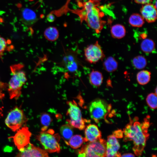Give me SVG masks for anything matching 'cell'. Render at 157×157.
<instances>
[{
    "label": "cell",
    "instance_id": "obj_1",
    "mask_svg": "<svg viewBox=\"0 0 157 157\" xmlns=\"http://www.w3.org/2000/svg\"><path fill=\"white\" fill-rule=\"evenodd\" d=\"M138 120L137 117L133 119L130 117L129 123L123 130L124 141H131L133 142V149L137 156L142 154L149 137L148 129L150 126V116H147L141 122Z\"/></svg>",
    "mask_w": 157,
    "mask_h": 157
},
{
    "label": "cell",
    "instance_id": "obj_2",
    "mask_svg": "<svg viewBox=\"0 0 157 157\" xmlns=\"http://www.w3.org/2000/svg\"><path fill=\"white\" fill-rule=\"evenodd\" d=\"M79 3L82 9L74 12L79 16L81 21H85L88 26L96 33H100L106 22L102 19L104 13L98 7L99 3L89 0Z\"/></svg>",
    "mask_w": 157,
    "mask_h": 157
},
{
    "label": "cell",
    "instance_id": "obj_3",
    "mask_svg": "<svg viewBox=\"0 0 157 157\" xmlns=\"http://www.w3.org/2000/svg\"><path fill=\"white\" fill-rule=\"evenodd\" d=\"M22 65L18 64L10 66L12 76L8 85V92L10 99H17L21 94V89L27 80Z\"/></svg>",
    "mask_w": 157,
    "mask_h": 157
},
{
    "label": "cell",
    "instance_id": "obj_4",
    "mask_svg": "<svg viewBox=\"0 0 157 157\" xmlns=\"http://www.w3.org/2000/svg\"><path fill=\"white\" fill-rule=\"evenodd\" d=\"M106 141L101 138L83 145L78 157H106Z\"/></svg>",
    "mask_w": 157,
    "mask_h": 157
},
{
    "label": "cell",
    "instance_id": "obj_5",
    "mask_svg": "<svg viewBox=\"0 0 157 157\" xmlns=\"http://www.w3.org/2000/svg\"><path fill=\"white\" fill-rule=\"evenodd\" d=\"M60 138L58 134H54L53 130L51 129L41 131L37 137V139L44 150L50 153L60 152V147L59 142Z\"/></svg>",
    "mask_w": 157,
    "mask_h": 157
},
{
    "label": "cell",
    "instance_id": "obj_6",
    "mask_svg": "<svg viewBox=\"0 0 157 157\" xmlns=\"http://www.w3.org/2000/svg\"><path fill=\"white\" fill-rule=\"evenodd\" d=\"M67 103L69 108L66 115L69 117L67 120V122L72 127L80 130L84 129L88 120L82 117L81 110L74 101H69Z\"/></svg>",
    "mask_w": 157,
    "mask_h": 157
},
{
    "label": "cell",
    "instance_id": "obj_7",
    "mask_svg": "<svg viewBox=\"0 0 157 157\" xmlns=\"http://www.w3.org/2000/svg\"><path fill=\"white\" fill-rule=\"evenodd\" d=\"M110 105L108 104L104 100L98 99L92 101L89 108L90 117L96 123L101 119L105 118L110 111Z\"/></svg>",
    "mask_w": 157,
    "mask_h": 157
},
{
    "label": "cell",
    "instance_id": "obj_8",
    "mask_svg": "<svg viewBox=\"0 0 157 157\" xmlns=\"http://www.w3.org/2000/svg\"><path fill=\"white\" fill-rule=\"evenodd\" d=\"M27 121V119L23 110L16 107L8 113L5 123L7 126L13 131L19 129Z\"/></svg>",
    "mask_w": 157,
    "mask_h": 157
},
{
    "label": "cell",
    "instance_id": "obj_9",
    "mask_svg": "<svg viewBox=\"0 0 157 157\" xmlns=\"http://www.w3.org/2000/svg\"><path fill=\"white\" fill-rule=\"evenodd\" d=\"M78 53L76 51L68 49L65 52L60 65L71 74L77 72L81 63L78 57Z\"/></svg>",
    "mask_w": 157,
    "mask_h": 157
},
{
    "label": "cell",
    "instance_id": "obj_10",
    "mask_svg": "<svg viewBox=\"0 0 157 157\" xmlns=\"http://www.w3.org/2000/svg\"><path fill=\"white\" fill-rule=\"evenodd\" d=\"M85 60L91 64H95L105 57L103 51L97 41L86 47L84 50Z\"/></svg>",
    "mask_w": 157,
    "mask_h": 157
},
{
    "label": "cell",
    "instance_id": "obj_11",
    "mask_svg": "<svg viewBox=\"0 0 157 157\" xmlns=\"http://www.w3.org/2000/svg\"><path fill=\"white\" fill-rule=\"evenodd\" d=\"M17 131L15 135L10 138L13 139L15 145L20 151L30 143V141L31 133L26 126L23 127Z\"/></svg>",
    "mask_w": 157,
    "mask_h": 157
},
{
    "label": "cell",
    "instance_id": "obj_12",
    "mask_svg": "<svg viewBox=\"0 0 157 157\" xmlns=\"http://www.w3.org/2000/svg\"><path fill=\"white\" fill-rule=\"evenodd\" d=\"M15 157H49L44 149L30 143L22 150L19 151Z\"/></svg>",
    "mask_w": 157,
    "mask_h": 157
},
{
    "label": "cell",
    "instance_id": "obj_13",
    "mask_svg": "<svg viewBox=\"0 0 157 157\" xmlns=\"http://www.w3.org/2000/svg\"><path fill=\"white\" fill-rule=\"evenodd\" d=\"M120 148L117 138L113 134L109 135L106 141V157H118V151Z\"/></svg>",
    "mask_w": 157,
    "mask_h": 157
},
{
    "label": "cell",
    "instance_id": "obj_14",
    "mask_svg": "<svg viewBox=\"0 0 157 157\" xmlns=\"http://www.w3.org/2000/svg\"><path fill=\"white\" fill-rule=\"evenodd\" d=\"M141 15L148 23L155 22L157 18L156 8L149 3L143 5L140 10Z\"/></svg>",
    "mask_w": 157,
    "mask_h": 157
},
{
    "label": "cell",
    "instance_id": "obj_15",
    "mask_svg": "<svg viewBox=\"0 0 157 157\" xmlns=\"http://www.w3.org/2000/svg\"><path fill=\"white\" fill-rule=\"evenodd\" d=\"M101 132L97 125L90 124L85 129L84 142H93L101 138Z\"/></svg>",
    "mask_w": 157,
    "mask_h": 157
},
{
    "label": "cell",
    "instance_id": "obj_16",
    "mask_svg": "<svg viewBox=\"0 0 157 157\" xmlns=\"http://www.w3.org/2000/svg\"><path fill=\"white\" fill-rule=\"evenodd\" d=\"M21 15L22 22L27 26L32 25L37 21L36 13L31 9L24 8L22 10Z\"/></svg>",
    "mask_w": 157,
    "mask_h": 157
},
{
    "label": "cell",
    "instance_id": "obj_17",
    "mask_svg": "<svg viewBox=\"0 0 157 157\" xmlns=\"http://www.w3.org/2000/svg\"><path fill=\"white\" fill-rule=\"evenodd\" d=\"M90 83L95 87L100 86L103 82V76L100 72L92 70L89 74Z\"/></svg>",
    "mask_w": 157,
    "mask_h": 157
},
{
    "label": "cell",
    "instance_id": "obj_18",
    "mask_svg": "<svg viewBox=\"0 0 157 157\" xmlns=\"http://www.w3.org/2000/svg\"><path fill=\"white\" fill-rule=\"evenodd\" d=\"M110 33L113 38L120 39L125 36L126 30L123 25L119 24H116L112 26Z\"/></svg>",
    "mask_w": 157,
    "mask_h": 157
},
{
    "label": "cell",
    "instance_id": "obj_19",
    "mask_svg": "<svg viewBox=\"0 0 157 157\" xmlns=\"http://www.w3.org/2000/svg\"><path fill=\"white\" fill-rule=\"evenodd\" d=\"M118 65L117 60L112 56L107 58L104 61L103 64L104 69L109 72H112L116 70Z\"/></svg>",
    "mask_w": 157,
    "mask_h": 157
},
{
    "label": "cell",
    "instance_id": "obj_20",
    "mask_svg": "<svg viewBox=\"0 0 157 157\" xmlns=\"http://www.w3.org/2000/svg\"><path fill=\"white\" fill-rule=\"evenodd\" d=\"M44 35V37L47 40L53 42L56 40L58 38L59 33L56 27L50 26L45 30Z\"/></svg>",
    "mask_w": 157,
    "mask_h": 157
},
{
    "label": "cell",
    "instance_id": "obj_21",
    "mask_svg": "<svg viewBox=\"0 0 157 157\" xmlns=\"http://www.w3.org/2000/svg\"><path fill=\"white\" fill-rule=\"evenodd\" d=\"M151 73L147 70H142L139 72L136 75V80L140 84L145 85L150 81Z\"/></svg>",
    "mask_w": 157,
    "mask_h": 157
},
{
    "label": "cell",
    "instance_id": "obj_22",
    "mask_svg": "<svg viewBox=\"0 0 157 157\" xmlns=\"http://www.w3.org/2000/svg\"><path fill=\"white\" fill-rule=\"evenodd\" d=\"M140 47L142 50L145 53H151L155 50V43L152 40L145 38L141 42Z\"/></svg>",
    "mask_w": 157,
    "mask_h": 157
},
{
    "label": "cell",
    "instance_id": "obj_23",
    "mask_svg": "<svg viewBox=\"0 0 157 157\" xmlns=\"http://www.w3.org/2000/svg\"><path fill=\"white\" fill-rule=\"evenodd\" d=\"M129 23L133 26L141 27L144 23V19L141 15L138 13H134L130 16Z\"/></svg>",
    "mask_w": 157,
    "mask_h": 157
},
{
    "label": "cell",
    "instance_id": "obj_24",
    "mask_svg": "<svg viewBox=\"0 0 157 157\" xmlns=\"http://www.w3.org/2000/svg\"><path fill=\"white\" fill-rule=\"evenodd\" d=\"M60 131L66 143L73 136L72 127L69 124L64 125L60 128Z\"/></svg>",
    "mask_w": 157,
    "mask_h": 157
},
{
    "label": "cell",
    "instance_id": "obj_25",
    "mask_svg": "<svg viewBox=\"0 0 157 157\" xmlns=\"http://www.w3.org/2000/svg\"><path fill=\"white\" fill-rule=\"evenodd\" d=\"M83 138L78 135L72 136L66 143L72 148L76 149L80 147L83 144Z\"/></svg>",
    "mask_w": 157,
    "mask_h": 157
},
{
    "label": "cell",
    "instance_id": "obj_26",
    "mask_svg": "<svg viewBox=\"0 0 157 157\" xmlns=\"http://www.w3.org/2000/svg\"><path fill=\"white\" fill-rule=\"evenodd\" d=\"M132 63L134 67L135 68L141 69L146 66L147 61L144 57L139 55L135 56L133 59Z\"/></svg>",
    "mask_w": 157,
    "mask_h": 157
},
{
    "label": "cell",
    "instance_id": "obj_27",
    "mask_svg": "<svg viewBox=\"0 0 157 157\" xmlns=\"http://www.w3.org/2000/svg\"><path fill=\"white\" fill-rule=\"evenodd\" d=\"M40 121L42 127L41 131H45L47 130L51 121V119L50 116L48 114L44 113L40 117Z\"/></svg>",
    "mask_w": 157,
    "mask_h": 157
},
{
    "label": "cell",
    "instance_id": "obj_28",
    "mask_svg": "<svg viewBox=\"0 0 157 157\" xmlns=\"http://www.w3.org/2000/svg\"><path fill=\"white\" fill-rule=\"evenodd\" d=\"M157 95L155 93H151L147 96L146 101L148 105L151 109H154L157 108Z\"/></svg>",
    "mask_w": 157,
    "mask_h": 157
},
{
    "label": "cell",
    "instance_id": "obj_29",
    "mask_svg": "<svg viewBox=\"0 0 157 157\" xmlns=\"http://www.w3.org/2000/svg\"><path fill=\"white\" fill-rule=\"evenodd\" d=\"M7 42L4 38L0 36V58L3 55L7 47Z\"/></svg>",
    "mask_w": 157,
    "mask_h": 157
},
{
    "label": "cell",
    "instance_id": "obj_30",
    "mask_svg": "<svg viewBox=\"0 0 157 157\" xmlns=\"http://www.w3.org/2000/svg\"><path fill=\"white\" fill-rule=\"evenodd\" d=\"M113 134L116 138H121L123 135V131L121 130H118L114 131Z\"/></svg>",
    "mask_w": 157,
    "mask_h": 157
},
{
    "label": "cell",
    "instance_id": "obj_31",
    "mask_svg": "<svg viewBox=\"0 0 157 157\" xmlns=\"http://www.w3.org/2000/svg\"><path fill=\"white\" fill-rule=\"evenodd\" d=\"M135 2L138 4L142 5L150 3L152 0H134Z\"/></svg>",
    "mask_w": 157,
    "mask_h": 157
},
{
    "label": "cell",
    "instance_id": "obj_32",
    "mask_svg": "<svg viewBox=\"0 0 157 157\" xmlns=\"http://www.w3.org/2000/svg\"><path fill=\"white\" fill-rule=\"evenodd\" d=\"M55 19V17L52 14H49L47 16V19L49 22H53L54 21Z\"/></svg>",
    "mask_w": 157,
    "mask_h": 157
},
{
    "label": "cell",
    "instance_id": "obj_33",
    "mask_svg": "<svg viewBox=\"0 0 157 157\" xmlns=\"http://www.w3.org/2000/svg\"><path fill=\"white\" fill-rule=\"evenodd\" d=\"M121 157H135L134 156L131 154H123Z\"/></svg>",
    "mask_w": 157,
    "mask_h": 157
},
{
    "label": "cell",
    "instance_id": "obj_34",
    "mask_svg": "<svg viewBox=\"0 0 157 157\" xmlns=\"http://www.w3.org/2000/svg\"><path fill=\"white\" fill-rule=\"evenodd\" d=\"M4 94L0 86V100H2L4 97Z\"/></svg>",
    "mask_w": 157,
    "mask_h": 157
},
{
    "label": "cell",
    "instance_id": "obj_35",
    "mask_svg": "<svg viewBox=\"0 0 157 157\" xmlns=\"http://www.w3.org/2000/svg\"><path fill=\"white\" fill-rule=\"evenodd\" d=\"M91 1L96 2H99V1L101 0H90Z\"/></svg>",
    "mask_w": 157,
    "mask_h": 157
}]
</instances>
